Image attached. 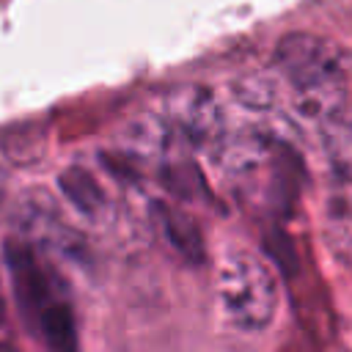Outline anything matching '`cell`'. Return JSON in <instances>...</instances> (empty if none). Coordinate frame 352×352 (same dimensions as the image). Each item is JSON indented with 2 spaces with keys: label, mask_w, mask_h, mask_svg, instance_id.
<instances>
[{
  "label": "cell",
  "mask_w": 352,
  "mask_h": 352,
  "mask_svg": "<svg viewBox=\"0 0 352 352\" xmlns=\"http://www.w3.org/2000/svg\"><path fill=\"white\" fill-rule=\"evenodd\" d=\"M6 264L14 302L30 330L44 338L50 352H80L74 305L44 256L30 242L11 239L6 245Z\"/></svg>",
  "instance_id": "cell-1"
},
{
  "label": "cell",
  "mask_w": 352,
  "mask_h": 352,
  "mask_svg": "<svg viewBox=\"0 0 352 352\" xmlns=\"http://www.w3.org/2000/svg\"><path fill=\"white\" fill-rule=\"evenodd\" d=\"M275 69L289 82L300 113L324 118L344 104L346 66L333 41L314 33H289L275 44Z\"/></svg>",
  "instance_id": "cell-2"
},
{
  "label": "cell",
  "mask_w": 352,
  "mask_h": 352,
  "mask_svg": "<svg viewBox=\"0 0 352 352\" xmlns=\"http://www.w3.org/2000/svg\"><path fill=\"white\" fill-rule=\"evenodd\" d=\"M217 308L239 333L267 330L280 305V283L270 261L250 248H228L214 272Z\"/></svg>",
  "instance_id": "cell-3"
},
{
  "label": "cell",
  "mask_w": 352,
  "mask_h": 352,
  "mask_svg": "<svg viewBox=\"0 0 352 352\" xmlns=\"http://www.w3.org/2000/svg\"><path fill=\"white\" fill-rule=\"evenodd\" d=\"M170 118L187 143L198 148H217L226 135V121L217 99L201 88H190L170 104Z\"/></svg>",
  "instance_id": "cell-4"
},
{
  "label": "cell",
  "mask_w": 352,
  "mask_h": 352,
  "mask_svg": "<svg viewBox=\"0 0 352 352\" xmlns=\"http://www.w3.org/2000/svg\"><path fill=\"white\" fill-rule=\"evenodd\" d=\"M319 226L327 250L338 261L352 264V176L333 179L322 198Z\"/></svg>",
  "instance_id": "cell-5"
},
{
  "label": "cell",
  "mask_w": 352,
  "mask_h": 352,
  "mask_svg": "<svg viewBox=\"0 0 352 352\" xmlns=\"http://www.w3.org/2000/svg\"><path fill=\"white\" fill-rule=\"evenodd\" d=\"M157 223L162 228V236L168 239V245L184 256L187 261H201L204 258V242H201V231L198 226L179 209L173 206H162L157 214Z\"/></svg>",
  "instance_id": "cell-6"
},
{
  "label": "cell",
  "mask_w": 352,
  "mask_h": 352,
  "mask_svg": "<svg viewBox=\"0 0 352 352\" xmlns=\"http://www.w3.org/2000/svg\"><path fill=\"white\" fill-rule=\"evenodd\" d=\"M60 192L69 198V204L85 214V217H99L107 206V198H104V190L96 184V179L82 170V168H69L63 170L60 176Z\"/></svg>",
  "instance_id": "cell-7"
},
{
  "label": "cell",
  "mask_w": 352,
  "mask_h": 352,
  "mask_svg": "<svg viewBox=\"0 0 352 352\" xmlns=\"http://www.w3.org/2000/svg\"><path fill=\"white\" fill-rule=\"evenodd\" d=\"M0 352H19L16 346H11V344H0Z\"/></svg>",
  "instance_id": "cell-8"
}]
</instances>
